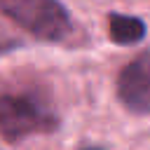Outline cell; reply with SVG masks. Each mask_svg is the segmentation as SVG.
I'll list each match as a JSON object with an SVG mask.
<instances>
[{
  "label": "cell",
  "instance_id": "cell-1",
  "mask_svg": "<svg viewBox=\"0 0 150 150\" xmlns=\"http://www.w3.org/2000/svg\"><path fill=\"white\" fill-rule=\"evenodd\" d=\"M56 127L59 115L45 98L35 94H0V136L7 143L52 134Z\"/></svg>",
  "mask_w": 150,
  "mask_h": 150
},
{
  "label": "cell",
  "instance_id": "cell-2",
  "mask_svg": "<svg viewBox=\"0 0 150 150\" xmlns=\"http://www.w3.org/2000/svg\"><path fill=\"white\" fill-rule=\"evenodd\" d=\"M0 12L45 42H61L70 30V12L56 0H0Z\"/></svg>",
  "mask_w": 150,
  "mask_h": 150
},
{
  "label": "cell",
  "instance_id": "cell-3",
  "mask_svg": "<svg viewBox=\"0 0 150 150\" xmlns=\"http://www.w3.org/2000/svg\"><path fill=\"white\" fill-rule=\"evenodd\" d=\"M120 103L134 115H150V52H141L117 75Z\"/></svg>",
  "mask_w": 150,
  "mask_h": 150
},
{
  "label": "cell",
  "instance_id": "cell-4",
  "mask_svg": "<svg viewBox=\"0 0 150 150\" xmlns=\"http://www.w3.org/2000/svg\"><path fill=\"white\" fill-rule=\"evenodd\" d=\"M145 21L141 16H134V14H120V12H112L108 14V35L115 45H136L145 38Z\"/></svg>",
  "mask_w": 150,
  "mask_h": 150
},
{
  "label": "cell",
  "instance_id": "cell-5",
  "mask_svg": "<svg viewBox=\"0 0 150 150\" xmlns=\"http://www.w3.org/2000/svg\"><path fill=\"white\" fill-rule=\"evenodd\" d=\"M82 150H105V148H82Z\"/></svg>",
  "mask_w": 150,
  "mask_h": 150
}]
</instances>
